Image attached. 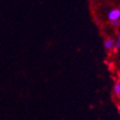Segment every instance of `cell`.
<instances>
[{
	"instance_id": "cell-1",
	"label": "cell",
	"mask_w": 120,
	"mask_h": 120,
	"mask_svg": "<svg viewBox=\"0 0 120 120\" xmlns=\"http://www.w3.org/2000/svg\"><path fill=\"white\" fill-rule=\"evenodd\" d=\"M108 18L112 22V21H119V19H120V10L119 9H112V11H109V15H108Z\"/></svg>"
},
{
	"instance_id": "cell-2",
	"label": "cell",
	"mask_w": 120,
	"mask_h": 120,
	"mask_svg": "<svg viewBox=\"0 0 120 120\" xmlns=\"http://www.w3.org/2000/svg\"><path fill=\"white\" fill-rule=\"evenodd\" d=\"M104 46H105V48L107 50H112L115 46V41H113L112 38H108L104 42Z\"/></svg>"
},
{
	"instance_id": "cell-3",
	"label": "cell",
	"mask_w": 120,
	"mask_h": 120,
	"mask_svg": "<svg viewBox=\"0 0 120 120\" xmlns=\"http://www.w3.org/2000/svg\"><path fill=\"white\" fill-rule=\"evenodd\" d=\"M113 90H114V93L120 97V82L116 83L115 86H114V88H113Z\"/></svg>"
},
{
	"instance_id": "cell-4",
	"label": "cell",
	"mask_w": 120,
	"mask_h": 120,
	"mask_svg": "<svg viewBox=\"0 0 120 120\" xmlns=\"http://www.w3.org/2000/svg\"><path fill=\"white\" fill-rule=\"evenodd\" d=\"M112 25L113 27H118L119 21H112Z\"/></svg>"
},
{
	"instance_id": "cell-5",
	"label": "cell",
	"mask_w": 120,
	"mask_h": 120,
	"mask_svg": "<svg viewBox=\"0 0 120 120\" xmlns=\"http://www.w3.org/2000/svg\"><path fill=\"white\" fill-rule=\"evenodd\" d=\"M114 47H116V48L120 49V41H117V42H115V46H114Z\"/></svg>"
},
{
	"instance_id": "cell-6",
	"label": "cell",
	"mask_w": 120,
	"mask_h": 120,
	"mask_svg": "<svg viewBox=\"0 0 120 120\" xmlns=\"http://www.w3.org/2000/svg\"><path fill=\"white\" fill-rule=\"evenodd\" d=\"M118 39H119V41H120V33L118 34Z\"/></svg>"
}]
</instances>
